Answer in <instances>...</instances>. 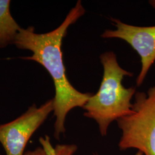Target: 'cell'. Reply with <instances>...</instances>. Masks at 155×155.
Returning a JSON list of instances; mask_svg holds the SVG:
<instances>
[{"mask_svg": "<svg viewBox=\"0 0 155 155\" xmlns=\"http://www.w3.org/2000/svg\"><path fill=\"white\" fill-rule=\"evenodd\" d=\"M11 2L0 0V49L14 45L17 35L22 29L12 16Z\"/></svg>", "mask_w": 155, "mask_h": 155, "instance_id": "6", "label": "cell"}, {"mask_svg": "<svg viewBox=\"0 0 155 155\" xmlns=\"http://www.w3.org/2000/svg\"><path fill=\"white\" fill-rule=\"evenodd\" d=\"M150 4L152 5V6L155 9V0H153V1H150Z\"/></svg>", "mask_w": 155, "mask_h": 155, "instance_id": "8", "label": "cell"}, {"mask_svg": "<svg viewBox=\"0 0 155 155\" xmlns=\"http://www.w3.org/2000/svg\"><path fill=\"white\" fill-rule=\"evenodd\" d=\"M54 111V99L38 107L31 106L20 116L0 124V143L5 155H24L30 138Z\"/></svg>", "mask_w": 155, "mask_h": 155, "instance_id": "4", "label": "cell"}, {"mask_svg": "<svg viewBox=\"0 0 155 155\" xmlns=\"http://www.w3.org/2000/svg\"><path fill=\"white\" fill-rule=\"evenodd\" d=\"M85 13L81 1L68 12L61 24L54 30L45 33H37L33 27L22 28L17 35L14 45L21 50L32 52L22 59L36 61L44 67L54 83L55 94L54 99V137L59 139L66 132L67 115L73 109L84 106L91 97V93H83L72 86L67 78L63 60L61 44L68 28Z\"/></svg>", "mask_w": 155, "mask_h": 155, "instance_id": "1", "label": "cell"}, {"mask_svg": "<svg viewBox=\"0 0 155 155\" xmlns=\"http://www.w3.org/2000/svg\"><path fill=\"white\" fill-rule=\"evenodd\" d=\"M39 141L41 147L28 150L24 155H74L77 150V147L72 144L58 145L54 147L48 136L40 137Z\"/></svg>", "mask_w": 155, "mask_h": 155, "instance_id": "7", "label": "cell"}, {"mask_svg": "<svg viewBox=\"0 0 155 155\" xmlns=\"http://www.w3.org/2000/svg\"><path fill=\"white\" fill-rule=\"evenodd\" d=\"M0 155H1V154H0Z\"/></svg>", "mask_w": 155, "mask_h": 155, "instance_id": "10", "label": "cell"}, {"mask_svg": "<svg viewBox=\"0 0 155 155\" xmlns=\"http://www.w3.org/2000/svg\"><path fill=\"white\" fill-rule=\"evenodd\" d=\"M111 21L116 29L105 30L101 37L122 39L137 52L141 58V69L136 83L140 86L155 61V25L139 27L129 25L115 18H111Z\"/></svg>", "mask_w": 155, "mask_h": 155, "instance_id": "5", "label": "cell"}, {"mask_svg": "<svg viewBox=\"0 0 155 155\" xmlns=\"http://www.w3.org/2000/svg\"><path fill=\"white\" fill-rule=\"evenodd\" d=\"M100 59L104 75L100 89L91 95L83 109L84 116L95 120L101 134L105 136L111 122L132 113L131 100L136 94V89L123 86L124 77H132L133 74L120 66L114 52H104Z\"/></svg>", "mask_w": 155, "mask_h": 155, "instance_id": "2", "label": "cell"}, {"mask_svg": "<svg viewBox=\"0 0 155 155\" xmlns=\"http://www.w3.org/2000/svg\"><path fill=\"white\" fill-rule=\"evenodd\" d=\"M117 121L122 131L120 150L134 148L145 155H155V86L147 93H136L132 113Z\"/></svg>", "mask_w": 155, "mask_h": 155, "instance_id": "3", "label": "cell"}, {"mask_svg": "<svg viewBox=\"0 0 155 155\" xmlns=\"http://www.w3.org/2000/svg\"><path fill=\"white\" fill-rule=\"evenodd\" d=\"M144 154L141 152V151H138L137 153H136V154L135 155H143ZM95 155H98V154H96Z\"/></svg>", "mask_w": 155, "mask_h": 155, "instance_id": "9", "label": "cell"}]
</instances>
